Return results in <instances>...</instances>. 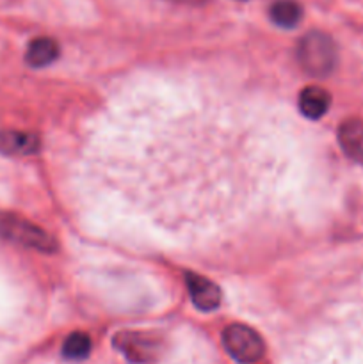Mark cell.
<instances>
[{
  "instance_id": "ba28073f",
  "label": "cell",
  "mask_w": 363,
  "mask_h": 364,
  "mask_svg": "<svg viewBox=\"0 0 363 364\" xmlns=\"http://www.w3.org/2000/svg\"><path fill=\"white\" fill-rule=\"evenodd\" d=\"M338 142L345 155L354 160H363V121H344L338 128Z\"/></svg>"
},
{
  "instance_id": "7c38bea8",
  "label": "cell",
  "mask_w": 363,
  "mask_h": 364,
  "mask_svg": "<svg viewBox=\"0 0 363 364\" xmlns=\"http://www.w3.org/2000/svg\"><path fill=\"white\" fill-rule=\"evenodd\" d=\"M169 2L185 4V6H203V4H206L209 0H169Z\"/></svg>"
},
{
  "instance_id": "9c48e42d",
  "label": "cell",
  "mask_w": 363,
  "mask_h": 364,
  "mask_svg": "<svg viewBox=\"0 0 363 364\" xmlns=\"http://www.w3.org/2000/svg\"><path fill=\"white\" fill-rule=\"evenodd\" d=\"M60 50L56 39L52 38H38L31 41L27 53H25V60L31 68H45L50 66L53 60L59 57Z\"/></svg>"
},
{
  "instance_id": "7a4b0ae2",
  "label": "cell",
  "mask_w": 363,
  "mask_h": 364,
  "mask_svg": "<svg viewBox=\"0 0 363 364\" xmlns=\"http://www.w3.org/2000/svg\"><path fill=\"white\" fill-rule=\"evenodd\" d=\"M0 238L45 255L57 251L56 238L16 213L0 212Z\"/></svg>"
},
{
  "instance_id": "277c9868",
  "label": "cell",
  "mask_w": 363,
  "mask_h": 364,
  "mask_svg": "<svg viewBox=\"0 0 363 364\" xmlns=\"http://www.w3.org/2000/svg\"><path fill=\"white\" fill-rule=\"evenodd\" d=\"M114 348L120 350L132 364H153L160 359L164 343L149 333H120L114 336Z\"/></svg>"
},
{
  "instance_id": "5b68a950",
  "label": "cell",
  "mask_w": 363,
  "mask_h": 364,
  "mask_svg": "<svg viewBox=\"0 0 363 364\" xmlns=\"http://www.w3.org/2000/svg\"><path fill=\"white\" fill-rule=\"evenodd\" d=\"M185 283H187L189 294L192 302L199 311H214L221 304V288L214 281L199 276V274L187 272L185 274Z\"/></svg>"
},
{
  "instance_id": "30bf717a",
  "label": "cell",
  "mask_w": 363,
  "mask_h": 364,
  "mask_svg": "<svg viewBox=\"0 0 363 364\" xmlns=\"http://www.w3.org/2000/svg\"><path fill=\"white\" fill-rule=\"evenodd\" d=\"M269 16L281 28L298 27L302 18V7L295 0H276L270 6Z\"/></svg>"
},
{
  "instance_id": "3957f363",
  "label": "cell",
  "mask_w": 363,
  "mask_h": 364,
  "mask_svg": "<svg viewBox=\"0 0 363 364\" xmlns=\"http://www.w3.org/2000/svg\"><path fill=\"white\" fill-rule=\"evenodd\" d=\"M223 347L237 363L253 364L265 354L262 336L244 323H231L223 331Z\"/></svg>"
},
{
  "instance_id": "8992f818",
  "label": "cell",
  "mask_w": 363,
  "mask_h": 364,
  "mask_svg": "<svg viewBox=\"0 0 363 364\" xmlns=\"http://www.w3.org/2000/svg\"><path fill=\"white\" fill-rule=\"evenodd\" d=\"M39 148H41V141L38 135L18 130L0 132V153L4 155L31 156L36 155Z\"/></svg>"
},
{
  "instance_id": "8fae6325",
  "label": "cell",
  "mask_w": 363,
  "mask_h": 364,
  "mask_svg": "<svg viewBox=\"0 0 363 364\" xmlns=\"http://www.w3.org/2000/svg\"><path fill=\"white\" fill-rule=\"evenodd\" d=\"M91 354V340L85 333H71L63 343V355L70 361H82Z\"/></svg>"
},
{
  "instance_id": "52a82bcc",
  "label": "cell",
  "mask_w": 363,
  "mask_h": 364,
  "mask_svg": "<svg viewBox=\"0 0 363 364\" xmlns=\"http://www.w3.org/2000/svg\"><path fill=\"white\" fill-rule=\"evenodd\" d=\"M331 105V96L326 89L317 87V85H310V87L302 89L299 95V110L302 116L310 117V119H319L327 112Z\"/></svg>"
},
{
  "instance_id": "6da1fadb",
  "label": "cell",
  "mask_w": 363,
  "mask_h": 364,
  "mask_svg": "<svg viewBox=\"0 0 363 364\" xmlns=\"http://www.w3.org/2000/svg\"><path fill=\"white\" fill-rule=\"evenodd\" d=\"M295 55L299 66L312 77H327L335 70L338 59L333 39L319 31L302 36Z\"/></svg>"
}]
</instances>
